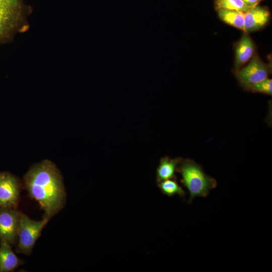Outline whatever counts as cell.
Returning a JSON list of instances; mask_svg holds the SVG:
<instances>
[{
	"mask_svg": "<svg viewBox=\"0 0 272 272\" xmlns=\"http://www.w3.org/2000/svg\"><path fill=\"white\" fill-rule=\"evenodd\" d=\"M23 263L13 251L11 245L5 240L0 241V272L14 271Z\"/></svg>",
	"mask_w": 272,
	"mask_h": 272,
	"instance_id": "10",
	"label": "cell"
},
{
	"mask_svg": "<svg viewBox=\"0 0 272 272\" xmlns=\"http://www.w3.org/2000/svg\"><path fill=\"white\" fill-rule=\"evenodd\" d=\"M21 214L16 209L0 207V241L11 245L15 242Z\"/></svg>",
	"mask_w": 272,
	"mask_h": 272,
	"instance_id": "7",
	"label": "cell"
},
{
	"mask_svg": "<svg viewBox=\"0 0 272 272\" xmlns=\"http://www.w3.org/2000/svg\"><path fill=\"white\" fill-rule=\"evenodd\" d=\"M27 14L23 0H0V44L27 30Z\"/></svg>",
	"mask_w": 272,
	"mask_h": 272,
	"instance_id": "3",
	"label": "cell"
},
{
	"mask_svg": "<svg viewBox=\"0 0 272 272\" xmlns=\"http://www.w3.org/2000/svg\"><path fill=\"white\" fill-rule=\"evenodd\" d=\"M24 185L31 197L38 202L49 219L63 207L65 192L60 172L51 161L32 166L24 176Z\"/></svg>",
	"mask_w": 272,
	"mask_h": 272,
	"instance_id": "1",
	"label": "cell"
},
{
	"mask_svg": "<svg viewBox=\"0 0 272 272\" xmlns=\"http://www.w3.org/2000/svg\"><path fill=\"white\" fill-rule=\"evenodd\" d=\"M255 46L254 42L244 32L235 46L234 72L242 68L254 55Z\"/></svg>",
	"mask_w": 272,
	"mask_h": 272,
	"instance_id": "9",
	"label": "cell"
},
{
	"mask_svg": "<svg viewBox=\"0 0 272 272\" xmlns=\"http://www.w3.org/2000/svg\"><path fill=\"white\" fill-rule=\"evenodd\" d=\"M245 90L249 92L260 93L271 96L272 95V80L266 79L248 86Z\"/></svg>",
	"mask_w": 272,
	"mask_h": 272,
	"instance_id": "15",
	"label": "cell"
},
{
	"mask_svg": "<svg viewBox=\"0 0 272 272\" xmlns=\"http://www.w3.org/2000/svg\"><path fill=\"white\" fill-rule=\"evenodd\" d=\"M214 5L216 9H225L244 13L250 9L242 0H215Z\"/></svg>",
	"mask_w": 272,
	"mask_h": 272,
	"instance_id": "14",
	"label": "cell"
},
{
	"mask_svg": "<svg viewBox=\"0 0 272 272\" xmlns=\"http://www.w3.org/2000/svg\"><path fill=\"white\" fill-rule=\"evenodd\" d=\"M177 171L181 174L182 183L189 193L188 203L196 197H207L217 186L216 180L207 175L202 167L192 160L182 159Z\"/></svg>",
	"mask_w": 272,
	"mask_h": 272,
	"instance_id": "2",
	"label": "cell"
},
{
	"mask_svg": "<svg viewBox=\"0 0 272 272\" xmlns=\"http://www.w3.org/2000/svg\"><path fill=\"white\" fill-rule=\"evenodd\" d=\"M48 220V218L44 217L41 221H34L21 213L17 233L19 241L17 252L26 255L31 253L37 239Z\"/></svg>",
	"mask_w": 272,
	"mask_h": 272,
	"instance_id": "4",
	"label": "cell"
},
{
	"mask_svg": "<svg viewBox=\"0 0 272 272\" xmlns=\"http://www.w3.org/2000/svg\"><path fill=\"white\" fill-rule=\"evenodd\" d=\"M271 72V65L263 62L255 54L247 65L234 73L239 85L245 89L251 85L267 79Z\"/></svg>",
	"mask_w": 272,
	"mask_h": 272,
	"instance_id": "5",
	"label": "cell"
},
{
	"mask_svg": "<svg viewBox=\"0 0 272 272\" xmlns=\"http://www.w3.org/2000/svg\"><path fill=\"white\" fill-rule=\"evenodd\" d=\"M216 10L221 21L245 32L244 12L225 9Z\"/></svg>",
	"mask_w": 272,
	"mask_h": 272,
	"instance_id": "12",
	"label": "cell"
},
{
	"mask_svg": "<svg viewBox=\"0 0 272 272\" xmlns=\"http://www.w3.org/2000/svg\"><path fill=\"white\" fill-rule=\"evenodd\" d=\"M270 17L269 10L265 7L256 6L244 13L245 32L259 30L268 22Z\"/></svg>",
	"mask_w": 272,
	"mask_h": 272,
	"instance_id": "8",
	"label": "cell"
},
{
	"mask_svg": "<svg viewBox=\"0 0 272 272\" xmlns=\"http://www.w3.org/2000/svg\"><path fill=\"white\" fill-rule=\"evenodd\" d=\"M249 8H251L257 6L262 0H242Z\"/></svg>",
	"mask_w": 272,
	"mask_h": 272,
	"instance_id": "16",
	"label": "cell"
},
{
	"mask_svg": "<svg viewBox=\"0 0 272 272\" xmlns=\"http://www.w3.org/2000/svg\"><path fill=\"white\" fill-rule=\"evenodd\" d=\"M18 178L8 172H0V207L16 209L20 191Z\"/></svg>",
	"mask_w": 272,
	"mask_h": 272,
	"instance_id": "6",
	"label": "cell"
},
{
	"mask_svg": "<svg viewBox=\"0 0 272 272\" xmlns=\"http://www.w3.org/2000/svg\"><path fill=\"white\" fill-rule=\"evenodd\" d=\"M182 158H162L157 169V180L159 183L167 179H176L175 172Z\"/></svg>",
	"mask_w": 272,
	"mask_h": 272,
	"instance_id": "11",
	"label": "cell"
},
{
	"mask_svg": "<svg viewBox=\"0 0 272 272\" xmlns=\"http://www.w3.org/2000/svg\"><path fill=\"white\" fill-rule=\"evenodd\" d=\"M159 187L161 192L168 196H172L175 195L184 197L185 192L178 184L175 179H167L159 182Z\"/></svg>",
	"mask_w": 272,
	"mask_h": 272,
	"instance_id": "13",
	"label": "cell"
}]
</instances>
